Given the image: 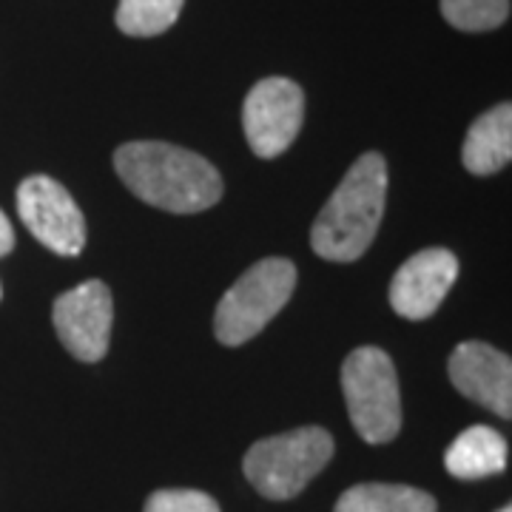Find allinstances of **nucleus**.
I'll use <instances>...</instances> for the list:
<instances>
[{
    "mask_svg": "<svg viewBox=\"0 0 512 512\" xmlns=\"http://www.w3.org/2000/svg\"><path fill=\"white\" fill-rule=\"evenodd\" d=\"M450 382L456 384L461 396L470 402L493 410L495 416H512V362L504 350L493 348L487 342H461L450 353Z\"/></svg>",
    "mask_w": 512,
    "mask_h": 512,
    "instance_id": "nucleus-10",
    "label": "nucleus"
},
{
    "mask_svg": "<svg viewBox=\"0 0 512 512\" xmlns=\"http://www.w3.org/2000/svg\"><path fill=\"white\" fill-rule=\"evenodd\" d=\"M387 202V163L367 151L350 165L311 228V245L328 262H353L379 234Z\"/></svg>",
    "mask_w": 512,
    "mask_h": 512,
    "instance_id": "nucleus-2",
    "label": "nucleus"
},
{
    "mask_svg": "<svg viewBox=\"0 0 512 512\" xmlns=\"http://www.w3.org/2000/svg\"><path fill=\"white\" fill-rule=\"evenodd\" d=\"M114 168L137 200L171 214H200L222 197V177L188 148L140 140L114 151Z\"/></svg>",
    "mask_w": 512,
    "mask_h": 512,
    "instance_id": "nucleus-1",
    "label": "nucleus"
},
{
    "mask_svg": "<svg viewBox=\"0 0 512 512\" xmlns=\"http://www.w3.org/2000/svg\"><path fill=\"white\" fill-rule=\"evenodd\" d=\"M18 214L29 234L60 256H77L86 245V217L63 185L35 174L18 185Z\"/></svg>",
    "mask_w": 512,
    "mask_h": 512,
    "instance_id": "nucleus-7",
    "label": "nucleus"
},
{
    "mask_svg": "<svg viewBox=\"0 0 512 512\" xmlns=\"http://www.w3.org/2000/svg\"><path fill=\"white\" fill-rule=\"evenodd\" d=\"M464 168L476 177H490L512 160V106L501 103L470 126L461 148Z\"/></svg>",
    "mask_w": 512,
    "mask_h": 512,
    "instance_id": "nucleus-11",
    "label": "nucleus"
},
{
    "mask_svg": "<svg viewBox=\"0 0 512 512\" xmlns=\"http://www.w3.org/2000/svg\"><path fill=\"white\" fill-rule=\"evenodd\" d=\"M305 117V94L288 77H265L245 97V140L262 160H274L296 140Z\"/></svg>",
    "mask_w": 512,
    "mask_h": 512,
    "instance_id": "nucleus-6",
    "label": "nucleus"
},
{
    "mask_svg": "<svg viewBox=\"0 0 512 512\" xmlns=\"http://www.w3.org/2000/svg\"><path fill=\"white\" fill-rule=\"evenodd\" d=\"M333 436L325 427H299L251 444L242 470L256 493L288 501L302 493L333 458Z\"/></svg>",
    "mask_w": 512,
    "mask_h": 512,
    "instance_id": "nucleus-3",
    "label": "nucleus"
},
{
    "mask_svg": "<svg viewBox=\"0 0 512 512\" xmlns=\"http://www.w3.org/2000/svg\"><path fill=\"white\" fill-rule=\"evenodd\" d=\"M333 512H439V504L419 487L373 481L342 493Z\"/></svg>",
    "mask_w": 512,
    "mask_h": 512,
    "instance_id": "nucleus-13",
    "label": "nucleus"
},
{
    "mask_svg": "<svg viewBox=\"0 0 512 512\" xmlns=\"http://www.w3.org/2000/svg\"><path fill=\"white\" fill-rule=\"evenodd\" d=\"M0 296H3V288H0Z\"/></svg>",
    "mask_w": 512,
    "mask_h": 512,
    "instance_id": "nucleus-19",
    "label": "nucleus"
},
{
    "mask_svg": "<svg viewBox=\"0 0 512 512\" xmlns=\"http://www.w3.org/2000/svg\"><path fill=\"white\" fill-rule=\"evenodd\" d=\"M296 288V265L282 256H268L251 265L222 293L214 313V333L225 348H239L259 336L282 311Z\"/></svg>",
    "mask_w": 512,
    "mask_h": 512,
    "instance_id": "nucleus-5",
    "label": "nucleus"
},
{
    "mask_svg": "<svg viewBox=\"0 0 512 512\" xmlns=\"http://www.w3.org/2000/svg\"><path fill=\"white\" fill-rule=\"evenodd\" d=\"M441 15L461 32H490L510 18V0H441Z\"/></svg>",
    "mask_w": 512,
    "mask_h": 512,
    "instance_id": "nucleus-15",
    "label": "nucleus"
},
{
    "mask_svg": "<svg viewBox=\"0 0 512 512\" xmlns=\"http://www.w3.org/2000/svg\"><path fill=\"white\" fill-rule=\"evenodd\" d=\"M12 248H15V228H12L9 217L0 211V259L12 254Z\"/></svg>",
    "mask_w": 512,
    "mask_h": 512,
    "instance_id": "nucleus-17",
    "label": "nucleus"
},
{
    "mask_svg": "<svg viewBox=\"0 0 512 512\" xmlns=\"http://www.w3.org/2000/svg\"><path fill=\"white\" fill-rule=\"evenodd\" d=\"M143 512H220V504L200 490H157Z\"/></svg>",
    "mask_w": 512,
    "mask_h": 512,
    "instance_id": "nucleus-16",
    "label": "nucleus"
},
{
    "mask_svg": "<svg viewBox=\"0 0 512 512\" xmlns=\"http://www.w3.org/2000/svg\"><path fill=\"white\" fill-rule=\"evenodd\" d=\"M498 512H512V507H510V504H507V507H504V510H498Z\"/></svg>",
    "mask_w": 512,
    "mask_h": 512,
    "instance_id": "nucleus-18",
    "label": "nucleus"
},
{
    "mask_svg": "<svg viewBox=\"0 0 512 512\" xmlns=\"http://www.w3.org/2000/svg\"><path fill=\"white\" fill-rule=\"evenodd\" d=\"M458 259L447 248H424L413 254L390 282V305L402 319L421 322L439 311L444 296L456 285Z\"/></svg>",
    "mask_w": 512,
    "mask_h": 512,
    "instance_id": "nucleus-9",
    "label": "nucleus"
},
{
    "mask_svg": "<svg viewBox=\"0 0 512 512\" xmlns=\"http://www.w3.org/2000/svg\"><path fill=\"white\" fill-rule=\"evenodd\" d=\"M57 339L80 362H100L109 353L114 302L106 282L89 279L72 291L60 293L52 308Z\"/></svg>",
    "mask_w": 512,
    "mask_h": 512,
    "instance_id": "nucleus-8",
    "label": "nucleus"
},
{
    "mask_svg": "<svg viewBox=\"0 0 512 512\" xmlns=\"http://www.w3.org/2000/svg\"><path fill=\"white\" fill-rule=\"evenodd\" d=\"M444 467L464 481L498 476L507 470V439L487 424H473L447 447Z\"/></svg>",
    "mask_w": 512,
    "mask_h": 512,
    "instance_id": "nucleus-12",
    "label": "nucleus"
},
{
    "mask_svg": "<svg viewBox=\"0 0 512 512\" xmlns=\"http://www.w3.org/2000/svg\"><path fill=\"white\" fill-rule=\"evenodd\" d=\"M183 3L185 0H120L117 26L131 37L163 35L177 23Z\"/></svg>",
    "mask_w": 512,
    "mask_h": 512,
    "instance_id": "nucleus-14",
    "label": "nucleus"
},
{
    "mask_svg": "<svg viewBox=\"0 0 512 512\" xmlns=\"http://www.w3.org/2000/svg\"><path fill=\"white\" fill-rule=\"evenodd\" d=\"M342 393L359 439L387 444L402 430V390L393 359L376 345L356 348L342 365Z\"/></svg>",
    "mask_w": 512,
    "mask_h": 512,
    "instance_id": "nucleus-4",
    "label": "nucleus"
}]
</instances>
